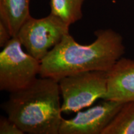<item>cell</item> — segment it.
<instances>
[{"mask_svg": "<svg viewBox=\"0 0 134 134\" xmlns=\"http://www.w3.org/2000/svg\"><path fill=\"white\" fill-rule=\"evenodd\" d=\"M96 40L81 45L70 34L41 61L40 76L59 81L68 75L88 71H108L125 53L121 35L113 29L94 32Z\"/></svg>", "mask_w": 134, "mask_h": 134, "instance_id": "6da1fadb", "label": "cell"}, {"mask_svg": "<svg viewBox=\"0 0 134 134\" xmlns=\"http://www.w3.org/2000/svg\"><path fill=\"white\" fill-rule=\"evenodd\" d=\"M60 95L58 81L41 77L11 93L1 108L24 133L59 134L63 119Z\"/></svg>", "mask_w": 134, "mask_h": 134, "instance_id": "7a4b0ae2", "label": "cell"}, {"mask_svg": "<svg viewBox=\"0 0 134 134\" xmlns=\"http://www.w3.org/2000/svg\"><path fill=\"white\" fill-rule=\"evenodd\" d=\"M41 71V62L23 49L13 37L0 52V90L10 93L23 90L36 81Z\"/></svg>", "mask_w": 134, "mask_h": 134, "instance_id": "3957f363", "label": "cell"}, {"mask_svg": "<svg viewBox=\"0 0 134 134\" xmlns=\"http://www.w3.org/2000/svg\"><path fill=\"white\" fill-rule=\"evenodd\" d=\"M62 113H78L103 99L108 90V71H88L63 77L58 81Z\"/></svg>", "mask_w": 134, "mask_h": 134, "instance_id": "277c9868", "label": "cell"}, {"mask_svg": "<svg viewBox=\"0 0 134 134\" xmlns=\"http://www.w3.org/2000/svg\"><path fill=\"white\" fill-rule=\"evenodd\" d=\"M69 27L51 13L41 19L31 16L20 28L16 37L27 52L41 62L69 34Z\"/></svg>", "mask_w": 134, "mask_h": 134, "instance_id": "5b68a950", "label": "cell"}, {"mask_svg": "<svg viewBox=\"0 0 134 134\" xmlns=\"http://www.w3.org/2000/svg\"><path fill=\"white\" fill-rule=\"evenodd\" d=\"M123 104L104 100L85 111L78 112L73 118L63 119L59 134H102Z\"/></svg>", "mask_w": 134, "mask_h": 134, "instance_id": "8992f818", "label": "cell"}, {"mask_svg": "<svg viewBox=\"0 0 134 134\" xmlns=\"http://www.w3.org/2000/svg\"><path fill=\"white\" fill-rule=\"evenodd\" d=\"M104 100L134 101V60L122 57L108 71V90Z\"/></svg>", "mask_w": 134, "mask_h": 134, "instance_id": "52a82bcc", "label": "cell"}, {"mask_svg": "<svg viewBox=\"0 0 134 134\" xmlns=\"http://www.w3.org/2000/svg\"><path fill=\"white\" fill-rule=\"evenodd\" d=\"M30 0H0V21L16 37L23 24L31 17Z\"/></svg>", "mask_w": 134, "mask_h": 134, "instance_id": "ba28073f", "label": "cell"}, {"mask_svg": "<svg viewBox=\"0 0 134 134\" xmlns=\"http://www.w3.org/2000/svg\"><path fill=\"white\" fill-rule=\"evenodd\" d=\"M102 134H134V101L123 104Z\"/></svg>", "mask_w": 134, "mask_h": 134, "instance_id": "9c48e42d", "label": "cell"}, {"mask_svg": "<svg viewBox=\"0 0 134 134\" xmlns=\"http://www.w3.org/2000/svg\"><path fill=\"white\" fill-rule=\"evenodd\" d=\"M85 0H50V13L66 24H74L83 18L82 6Z\"/></svg>", "mask_w": 134, "mask_h": 134, "instance_id": "30bf717a", "label": "cell"}, {"mask_svg": "<svg viewBox=\"0 0 134 134\" xmlns=\"http://www.w3.org/2000/svg\"><path fill=\"white\" fill-rule=\"evenodd\" d=\"M0 133L24 134V132L8 117L1 116L0 118Z\"/></svg>", "mask_w": 134, "mask_h": 134, "instance_id": "8fae6325", "label": "cell"}, {"mask_svg": "<svg viewBox=\"0 0 134 134\" xmlns=\"http://www.w3.org/2000/svg\"><path fill=\"white\" fill-rule=\"evenodd\" d=\"M12 37L6 26L0 21V47H4Z\"/></svg>", "mask_w": 134, "mask_h": 134, "instance_id": "7c38bea8", "label": "cell"}]
</instances>
